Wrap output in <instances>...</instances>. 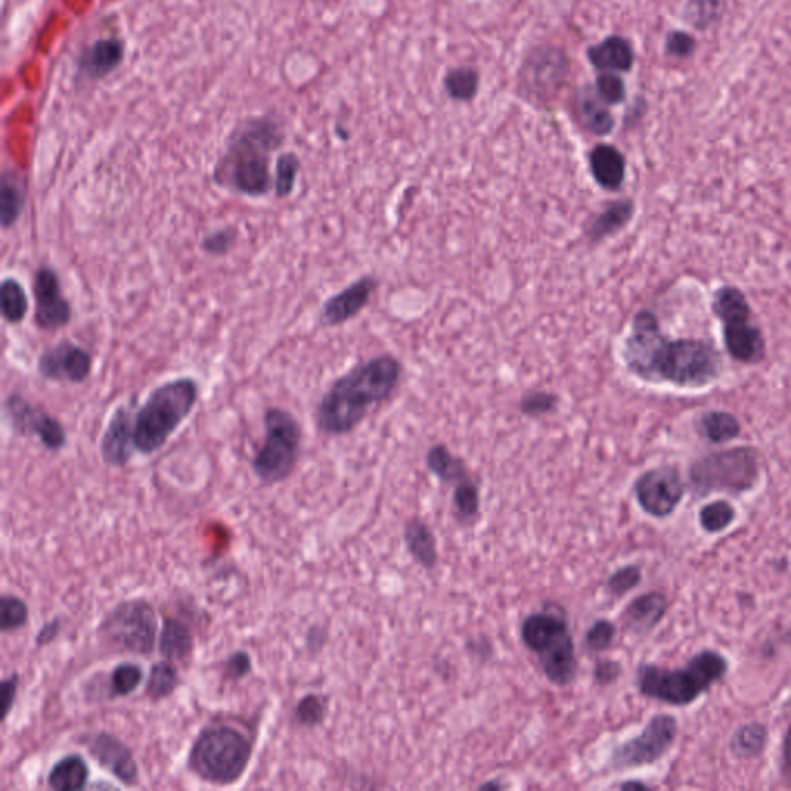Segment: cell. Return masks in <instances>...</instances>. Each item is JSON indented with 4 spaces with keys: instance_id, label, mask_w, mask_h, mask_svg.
Returning a JSON list of instances; mask_svg holds the SVG:
<instances>
[{
    "instance_id": "6da1fadb",
    "label": "cell",
    "mask_w": 791,
    "mask_h": 791,
    "mask_svg": "<svg viewBox=\"0 0 791 791\" xmlns=\"http://www.w3.org/2000/svg\"><path fill=\"white\" fill-rule=\"evenodd\" d=\"M626 370L649 384H668L685 390L710 387L724 368L720 351L710 340L673 339L665 334L659 317L642 309L632 317L623 340Z\"/></svg>"
},
{
    "instance_id": "7a4b0ae2",
    "label": "cell",
    "mask_w": 791,
    "mask_h": 791,
    "mask_svg": "<svg viewBox=\"0 0 791 791\" xmlns=\"http://www.w3.org/2000/svg\"><path fill=\"white\" fill-rule=\"evenodd\" d=\"M402 371L398 357L381 354L337 377L314 411L317 430L328 436L354 432L374 408L393 398L401 385Z\"/></svg>"
},
{
    "instance_id": "3957f363",
    "label": "cell",
    "mask_w": 791,
    "mask_h": 791,
    "mask_svg": "<svg viewBox=\"0 0 791 791\" xmlns=\"http://www.w3.org/2000/svg\"><path fill=\"white\" fill-rule=\"evenodd\" d=\"M286 141L282 119L265 113L235 124L212 169V183L231 194L263 198L274 191L272 155Z\"/></svg>"
},
{
    "instance_id": "277c9868",
    "label": "cell",
    "mask_w": 791,
    "mask_h": 791,
    "mask_svg": "<svg viewBox=\"0 0 791 791\" xmlns=\"http://www.w3.org/2000/svg\"><path fill=\"white\" fill-rule=\"evenodd\" d=\"M200 399V384L191 376H180L153 388L135 411L133 444L143 456L155 455L183 425Z\"/></svg>"
},
{
    "instance_id": "5b68a950",
    "label": "cell",
    "mask_w": 791,
    "mask_h": 791,
    "mask_svg": "<svg viewBox=\"0 0 791 791\" xmlns=\"http://www.w3.org/2000/svg\"><path fill=\"white\" fill-rule=\"evenodd\" d=\"M728 663L722 654L703 651L683 669H663L643 665L637 673V686L643 696L671 705H688L710 690L727 674Z\"/></svg>"
},
{
    "instance_id": "8992f818",
    "label": "cell",
    "mask_w": 791,
    "mask_h": 791,
    "mask_svg": "<svg viewBox=\"0 0 791 791\" xmlns=\"http://www.w3.org/2000/svg\"><path fill=\"white\" fill-rule=\"evenodd\" d=\"M252 745L246 734L229 725H212L201 730L192 744L187 767L201 781L232 785L248 770Z\"/></svg>"
},
{
    "instance_id": "52a82bcc",
    "label": "cell",
    "mask_w": 791,
    "mask_h": 791,
    "mask_svg": "<svg viewBox=\"0 0 791 791\" xmlns=\"http://www.w3.org/2000/svg\"><path fill=\"white\" fill-rule=\"evenodd\" d=\"M524 645L540 659L549 682L566 686L577 674L574 639L566 618L554 611L530 614L521 625Z\"/></svg>"
},
{
    "instance_id": "ba28073f",
    "label": "cell",
    "mask_w": 791,
    "mask_h": 791,
    "mask_svg": "<svg viewBox=\"0 0 791 791\" xmlns=\"http://www.w3.org/2000/svg\"><path fill=\"white\" fill-rule=\"evenodd\" d=\"M265 441L252 459V472L263 484H279L296 470L302 453L303 428L283 407H269L263 415Z\"/></svg>"
},
{
    "instance_id": "9c48e42d",
    "label": "cell",
    "mask_w": 791,
    "mask_h": 791,
    "mask_svg": "<svg viewBox=\"0 0 791 791\" xmlns=\"http://www.w3.org/2000/svg\"><path fill=\"white\" fill-rule=\"evenodd\" d=\"M714 316L722 325L725 348L736 362L759 364L767 356V343L761 328L753 323V309L742 289L720 286L711 303Z\"/></svg>"
},
{
    "instance_id": "30bf717a",
    "label": "cell",
    "mask_w": 791,
    "mask_h": 791,
    "mask_svg": "<svg viewBox=\"0 0 791 791\" xmlns=\"http://www.w3.org/2000/svg\"><path fill=\"white\" fill-rule=\"evenodd\" d=\"M98 632L112 648L149 656L157 643V611L143 598L121 601L104 617Z\"/></svg>"
},
{
    "instance_id": "8fae6325",
    "label": "cell",
    "mask_w": 791,
    "mask_h": 791,
    "mask_svg": "<svg viewBox=\"0 0 791 791\" xmlns=\"http://www.w3.org/2000/svg\"><path fill=\"white\" fill-rule=\"evenodd\" d=\"M691 483L700 495L710 492H745L758 481V453L750 447H736L711 453L694 462Z\"/></svg>"
},
{
    "instance_id": "7c38bea8",
    "label": "cell",
    "mask_w": 791,
    "mask_h": 791,
    "mask_svg": "<svg viewBox=\"0 0 791 791\" xmlns=\"http://www.w3.org/2000/svg\"><path fill=\"white\" fill-rule=\"evenodd\" d=\"M569 70L571 61L561 48L541 45L533 48L524 59L518 89L529 101H550L563 89Z\"/></svg>"
},
{
    "instance_id": "4fadbf2b",
    "label": "cell",
    "mask_w": 791,
    "mask_h": 791,
    "mask_svg": "<svg viewBox=\"0 0 791 791\" xmlns=\"http://www.w3.org/2000/svg\"><path fill=\"white\" fill-rule=\"evenodd\" d=\"M5 413L17 436H36L50 452H61L67 445L68 436L62 422L39 405L31 404L21 393L8 394Z\"/></svg>"
},
{
    "instance_id": "5bb4252c",
    "label": "cell",
    "mask_w": 791,
    "mask_h": 791,
    "mask_svg": "<svg viewBox=\"0 0 791 791\" xmlns=\"http://www.w3.org/2000/svg\"><path fill=\"white\" fill-rule=\"evenodd\" d=\"M677 736V722L673 716L659 714L652 717L640 736L615 748L611 764L615 770L643 767L659 761L671 748Z\"/></svg>"
},
{
    "instance_id": "9a60e30c",
    "label": "cell",
    "mask_w": 791,
    "mask_h": 791,
    "mask_svg": "<svg viewBox=\"0 0 791 791\" xmlns=\"http://www.w3.org/2000/svg\"><path fill=\"white\" fill-rule=\"evenodd\" d=\"M34 325L47 333L64 330L73 319L70 300L62 292L61 277L55 268L39 266L33 275Z\"/></svg>"
},
{
    "instance_id": "2e32d148",
    "label": "cell",
    "mask_w": 791,
    "mask_h": 791,
    "mask_svg": "<svg viewBox=\"0 0 791 791\" xmlns=\"http://www.w3.org/2000/svg\"><path fill=\"white\" fill-rule=\"evenodd\" d=\"M93 367L92 353L70 339L59 340L38 357L39 376L56 384H84L92 376Z\"/></svg>"
},
{
    "instance_id": "e0dca14e",
    "label": "cell",
    "mask_w": 791,
    "mask_h": 791,
    "mask_svg": "<svg viewBox=\"0 0 791 791\" xmlns=\"http://www.w3.org/2000/svg\"><path fill=\"white\" fill-rule=\"evenodd\" d=\"M635 496L651 517L665 518L674 512L685 492L680 473L674 467L648 470L635 481Z\"/></svg>"
},
{
    "instance_id": "ac0fdd59",
    "label": "cell",
    "mask_w": 791,
    "mask_h": 791,
    "mask_svg": "<svg viewBox=\"0 0 791 791\" xmlns=\"http://www.w3.org/2000/svg\"><path fill=\"white\" fill-rule=\"evenodd\" d=\"M379 289L376 275H362L350 285L328 297L319 311V323L325 328H336L356 319L373 300Z\"/></svg>"
},
{
    "instance_id": "d6986e66",
    "label": "cell",
    "mask_w": 791,
    "mask_h": 791,
    "mask_svg": "<svg viewBox=\"0 0 791 791\" xmlns=\"http://www.w3.org/2000/svg\"><path fill=\"white\" fill-rule=\"evenodd\" d=\"M126 41L116 36L99 38L85 45L75 58L78 84H95L115 73L126 59Z\"/></svg>"
},
{
    "instance_id": "ffe728a7",
    "label": "cell",
    "mask_w": 791,
    "mask_h": 791,
    "mask_svg": "<svg viewBox=\"0 0 791 791\" xmlns=\"http://www.w3.org/2000/svg\"><path fill=\"white\" fill-rule=\"evenodd\" d=\"M133 421L135 413H132L129 405H119L113 411L99 442V453L106 466L123 469L132 461L133 453L136 452Z\"/></svg>"
},
{
    "instance_id": "44dd1931",
    "label": "cell",
    "mask_w": 791,
    "mask_h": 791,
    "mask_svg": "<svg viewBox=\"0 0 791 791\" xmlns=\"http://www.w3.org/2000/svg\"><path fill=\"white\" fill-rule=\"evenodd\" d=\"M89 748L95 761L112 773L119 782L127 787H133L140 782V768L132 751L121 739L102 731L92 737Z\"/></svg>"
},
{
    "instance_id": "7402d4cb",
    "label": "cell",
    "mask_w": 791,
    "mask_h": 791,
    "mask_svg": "<svg viewBox=\"0 0 791 791\" xmlns=\"http://www.w3.org/2000/svg\"><path fill=\"white\" fill-rule=\"evenodd\" d=\"M589 172L601 189L620 191L626 180L625 155L611 144H597L589 152Z\"/></svg>"
},
{
    "instance_id": "603a6c76",
    "label": "cell",
    "mask_w": 791,
    "mask_h": 791,
    "mask_svg": "<svg viewBox=\"0 0 791 791\" xmlns=\"http://www.w3.org/2000/svg\"><path fill=\"white\" fill-rule=\"evenodd\" d=\"M592 67L601 73H628L635 64V51L623 36H608L586 51Z\"/></svg>"
},
{
    "instance_id": "cb8c5ba5",
    "label": "cell",
    "mask_w": 791,
    "mask_h": 791,
    "mask_svg": "<svg viewBox=\"0 0 791 791\" xmlns=\"http://www.w3.org/2000/svg\"><path fill=\"white\" fill-rule=\"evenodd\" d=\"M635 215V203L632 200H615L608 203L600 214L595 215L589 225L588 240L592 245L605 242L606 238L614 237L631 223Z\"/></svg>"
},
{
    "instance_id": "d4e9b609",
    "label": "cell",
    "mask_w": 791,
    "mask_h": 791,
    "mask_svg": "<svg viewBox=\"0 0 791 791\" xmlns=\"http://www.w3.org/2000/svg\"><path fill=\"white\" fill-rule=\"evenodd\" d=\"M668 609V601L665 595L659 592H649V594L637 597L629 603L628 608L623 612V625L629 631L643 634L656 628Z\"/></svg>"
},
{
    "instance_id": "484cf974",
    "label": "cell",
    "mask_w": 791,
    "mask_h": 791,
    "mask_svg": "<svg viewBox=\"0 0 791 791\" xmlns=\"http://www.w3.org/2000/svg\"><path fill=\"white\" fill-rule=\"evenodd\" d=\"M25 201L27 184L24 178L14 170L5 169L0 181V225L4 231H10L21 220Z\"/></svg>"
},
{
    "instance_id": "4316f807",
    "label": "cell",
    "mask_w": 791,
    "mask_h": 791,
    "mask_svg": "<svg viewBox=\"0 0 791 791\" xmlns=\"http://www.w3.org/2000/svg\"><path fill=\"white\" fill-rule=\"evenodd\" d=\"M158 648L163 659L184 663L194 654V635L186 623L178 618L166 617L161 625Z\"/></svg>"
},
{
    "instance_id": "83f0119b",
    "label": "cell",
    "mask_w": 791,
    "mask_h": 791,
    "mask_svg": "<svg viewBox=\"0 0 791 791\" xmlns=\"http://www.w3.org/2000/svg\"><path fill=\"white\" fill-rule=\"evenodd\" d=\"M577 112L583 126L595 136H608L614 130L615 119L606 104L595 92V87L586 85L577 95Z\"/></svg>"
},
{
    "instance_id": "f1b7e54d",
    "label": "cell",
    "mask_w": 791,
    "mask_h": 791,
    "mask_svg": "<svg viewBox=\"0 0 791 791\" xmlns=\"http://www.w3.org/2000/svg\"><path fill=\"white\" fill-rule=\"evenodd\" d=\"M89 778V765L85 759L79 754H67L51 767L47 784L51 790L78 791L85 788Z\"/></svg>"
},
{
    "instance_id": "f546056e",
    "label": "cell",
    "mask_w": 791,
    "mask_h": 791,
    "mask_svg": "<svg viewBox=\"0 0 791 791\" xmlns=\"http://www.w3.org/2000/svg\"><path fill=\"white\" fill-rule=\"evenodd\" d=\"M404 538L410 554L419 564L427 569L436 566L438 549H436L435 535L424 521L411 518L405 526Z\"/></svg>"
},
{
    "instance_id": "4dcf8cb0",
    "label": "cell",
    "mask_w": 791,
    "mask_h": 791,
    "mask_svg": "<svg viewBox=\"0 0 791 791\" xmlns=\"http://www.w3.org/2000/svg\"><path fill=\"white\" fill-rule=\"evenodd\" d=\"M697 432L713 444H725L741 435V422L730 411L711 410L700 416Z\"/></svg>"
},
{
    "instance_id": "1f68e13d",
    "label": "cell",
    "mask_w": 791,
    "mask_h": 791,
    "mask_svg": "<svg viewBox=\"0 0 791 791\" xmlns=\"http://www.w3.org/2000/svg\"><path fill=\"white\" fill-rule=\"evenodd\" d=\"M0 309L2 317L8 325H19L27 317L30 302L27 292L19 280L14 277H5L0 285Z\"/></svg>"
},
{
    "instance_id": "d6a6232c",
    "label": "cell",
    "mask_w": 791,
    "mask_h": 791,
    "mask_svg": "<svg viewBox=\"0 0 791 791\" xmlns=\"http://www.w3.org/2000/svg\"><path fill=\"white\" fill-rule=\"evenodd\" d=\"M427 467L433 475L438 476L442 483H456L467 478L466 464L458 456L453 455L444 444L433 445L428 450Z\"/></svg>"
},
{
    "instance_id": "836d02e7",
    "label": "cell",
    "mask_w": 791,
    "mask_h": 791,
    "mask_svg": "<svg viewBox=\"0 0 791 791\" xmlns=\"http://www.w3.org/2000/svg\"><path fill=\"white\" fill-rule=\"evenodd\" d=\"M180 686V673L174 662L161 660L150 668L149 679L146 683V696L153 702L167 699L177 691Z\"/></svg>"
},
{
    "instance_id": "e575fe53",
    "label": "cell",
    "mask_w": 791,
    "mask_h": 791,
    "mask_svg": "<svg viewBox=\"0 0 791 791\" xmlns=\"http://www.w3.org/2000/svg\"><path fill=\"white\" fill-rule=\"evenodd\" d=\"M302 161L296 152L280 153L274 166V194L279 200L291 197L296 191Z\"/></svg>"
},
{
    "instance_id": "d590c367",
    "label": "cell",
    "mask_w": 791,
    "mask_h": 791,
    "mask_svg": "<svg viewBox=\"0 0 791 791\" xmlns=\"http://www.w3.org/2000/svg\"><path fill=\"white\" fill-rule=\"evenodd\" d=\"M445 92L459 102H469L478 95L479 73L472 67L453 68L444 79Z\"/></svg>"
},
{
    "instance_id": "8d00e7d4",
    "label": "cell",
    "mask_w": 791,
    "mask_h": 791,
    "mask_svg": "<svg viewBox=\"0 0 791 791\" xmlns=\"http://www.w3.org/2000/svg\"><path fill=\"white\" fill-rule=\"evenodd\" d=\"M724 14L722 0H688L683 8V17L697 30H707L720 21Z\"/></svg>"
},
{
    "instance_id": "74e56055",
    "label": "cell",
    "mask_w": 791,
    "mask_h": 791,
    "mask_svg": "<svg viewBox=\"0 0 791 791\" xmlns=\"http://www.w3.org/2000/svg\"><path fill=\"white\" fill-rule=\"evenodd\" d=\"M144 671L138 663L123 662L115 666L110 676L112 697H127L143 683Z\"/></svg>"
},
{
    "instance_id": "f35d334b",
    "label": "cell",
    "mask_w": 791,
    "mask_h": 791,
    "mask_svg": "<svg viewBox=\"0 0 791 791\" xmlns=\"http://www.w3.org/2000/svg\"><path fill=\"white\" fill-rule=\"evenodd\" d=\"M30 618V609L22 598L4 594L0 598V631L4 634L24 628Z\"/></svg>"
},
{
    "instance_id": "ab89813d",
    "label": "cell",
    "mask_w": 791,
    "mask_h": 791,
    "mask_svg": "<svg viewBox=\"0 0 791 791\" xmlns=\"http://www.w3.org/2000/svg\"><path fill=\"white\" fill-rule=\"evenodd\" d=\"M560 404V398L552 391L535 390L524 394L520 401L521 415L527 418H543L554 413Z\"/></svg>"
},
{
    "instance_id": "60d3db41",
    "label": "cell",
    "mask_w": 791,
    "mask_h": 791,
    "mask_svg": "<svg viewBox=\"0 0 791 791\" xmlns=\"http://www.w3.org/2000/svg\"><path fill=\"white\" fill-rule=\"evenodd\" d=\"M453 504L462 520H472L479 512V490L472 479H462L456 484L453 493Z\"/></svg>"
},
{
    "instance_id": "b9f144b4",
    "label": "cell",
    "mask_w": 791,
    "mask_h": 791,
    "mask_svg": "<svg viewBox=\"0 0 791 791\" xmlns=\"http://www.w3.org/2000/svg\"><path fill=\"white\" fill-rule=\"evenodd\" d=\"M237 237L238 229L235 226H226V228L208 232L201 238V251L204 254L211 255V257H223V255L232 251L235 242H237Z\"/></svg>"
},
{
    "instance_id": "7bdbcfd3",
    "label": "cell",
    "mask_w": 791,
    "mask_h": 791,
    "mask_svg": "<svg viewBox=\"0 0 791 791\" xmlns=\"http://www.w3.org/2000/svg\"><path fill=\"white\" fill-rule=\"evenodd\" d=\"M734 509L727 501H714L700 510V524L707 532L716 533L730 526Z\"/></svg>"
},
{
    "instance_id": "ee69618b",
    "label": "cell",
    "mask_w": 791,
    "mask_h": 791,
    "mask_svg": "<svg viewBox=\"0 0 791 791\" xmlns=\"http://www.w3.org/2000/svg\"><path fill=\"white\" fill-rule=\"evenodd\" d=\"M326 716V700L319 694L302 697L294 710V717L303 727H317Z\"/></svg>"
},
{
    "instance_id": "f6af8a7d",
    "label": "cell",
    "mask_w": 791,
    "mask_h": 791,
    "mask_svg": "<svg viewBox=\"0 0 791 791\" xmlns=\"http://www.w3.org/2000/svg\"><path fill=\"white\" fill-rule=\"evenodd\" d=\"M767 731L761 725H747L734 736L733 748L741 756H756L764 750Z\"/></svg>"
},
{
    "instance_id": "bcb514c9",
    "label": "cell",
    "mask_w": 791,
    "mask_h": 791,
    "mask_svg": "<svg viewBox=\"0 0 791 791\" xmlns=\"http://www.w3.org/2000/svg\"><path fill=\"white\" fill-rule=\"evenodd\" d=\"M595 92L608 106H618L626 99V85L615 73H601L595 79Z\"/></svg>"
},
{
    "instance_id": "7dc6e473",
    "label": "cell",
    "mask_w": 791,
    "mask_h": 791,
    "mask_svg": "<svg viewBox=\"0 0 791 791\" xmlns=\"http://www.w3.org/2000/svg\"><path fill=\"white\" fill-rule=\"evenodd\" d=\"M615 639V626L609 620H598L584 637V646L591 652H603L611 648Z\"/></svg>"
},
{
    "instance_id": "c3c4849f",
    "label": "cell",
    "mask_w": 791,
    "mask_h": 791,
    "mask_svg": "<svg viewBox=\"0 0 791 791\" xmlns=\"http://www.w3.org/2000/svg\"><path fill=\"white\" fill-rule=\"evenodd\" d=\"M697 41L693 34L682 30H674L666 36V55L676 59H686L694 55Z\"/></svg>"
},
{
    "instance_id": "681fc988",
    "label": "cell",
    "mask_w": 791,
    "mask_h": 791,
    "mask_svg": "<svg viewBox=\"0 0 791 791\" xmlns=\"http://www.w3.org/2000/svg\"><path fill=\"white\" fill-rule=\"evenodd\" d=\"M642 581V571L639 566H626L618 569L608 580V591L615 597H622L626 592L632 591Z\"/></svg>"
},
{
    "instance_id": "f907efd6",
    "label": "cell",
    "mask_w": 791,
    "mask_h": 791,
    "mask_svg": "<svg viewBox=\"0 0 791 791\" xmlns=\"http://www.w3.org/2000/svg\"><path fill=\"white\" fill-rule=\"evenodd\" d=\"M19 683H21V676L19 673H11L10 676L5 677L0 683V705H2V722L7 720L13 710L14 703L17 699V691H19Z\"/></svg>"
},
{
    "instance_id": "816d5d0a",
    "label": "cell",
    "mask_w": 791,
    "mask_h": 791,
    "mask_svg": "<svg viewBox=\"0 0 791 791\" xmlns=\"http://www.w3.org/2000/svg\"><path fill=\"white\" fill-rule=\"evenodd\" d=\"M252 671V660L248 652H232L225 662V676L231 680L245 679Z\"/></svg>"
},
{
    "instance_id": "f5cc1de1",
    "label": "cell",
    "mask_w": 791,
    "mask_h": 791,
    "mask_svg": "<svg viewBox=\"0 0 791 791\" xmlns=\"http://www.w3.org/2000/svg\"><path fill=\"white\" fill-rule=\"evenodd\" d=\"M620 674H622V666L612 660H603L595 666L594 677L598 685H609L615 682Z\"/></svg>"
},
{
    "instance_id": "db71d44e",
    "label": "cell",
    "mask_w": 791,
    "mask_h": 791,
    "mask_svg": "<svg viewBox=\"0 0 791 791\" xmlns=\"http://www.w3.org/2000/svg\"><path fill=\"white\" fill-rule=\"evenodd\" d=\"M61 634V618H53L50 622L42 626L41 631L36 635V645L47 646Z\"/></svg>"
},
{
    "instance_id": "11a10c76",
    "label": "cell",
    "mask_w": 791,
    "mask_h": 791,
    "mask_svg": "<svg viewBox=\"0 0 791 791\" xmlns=\"http://www.w3.org/2000/svg\"><path fill=\"white\" fill-rule=\"evenodd\" d=\"M784 753L785 761H787V765L791 770V727L790 730H788L787 736H785Z\"/></svg>"
},
{
    "instance_id": "9f6ffc18",
    "label": "cell",
    "mask_w": 791,
    "mask_h": 791,
    "mask_svg": "<svg viewBox=\"0 0 791 791\" xmlns=\"http://www.w3.org/2000/svg\"><path fill=\"white\" fill-rule=\"evenodd\" d=\"M622 788L623 790H626V788H646V785L639 784V782H629V784H623Z\"/></svg>"
},
{
    "instance_id": "6f0895ef",
    "label": "cell",
    "mask_w": 791,
    "mask_h": 791,
    "mask_svg": "<svg viewBox=\"0 0 791 791\" xmlns=\"http://www.w3.org/2000/svg\"><path fill=\"white\" fill-rule=\"evenodd\" d=\"M501 787H503V785L493 784V782H487V784L481 785V790H484V788H489L490 790V788H501Z\"/></svg>"
},
{
    "instance_id": "680465c9",
    "label": "cell",
    "mask_w": 791,
    "mask_h": 791,
    "mask_svg": "<svg viewBox=\"0 0 791 791\" xmlns=\"http://www.w3.org/2000/svg\"><path fill=\"white\" fill-rule=\"evenodd\" d=\"M317 2H334V0H317Z\"/></svg>"
}]
</instances>
